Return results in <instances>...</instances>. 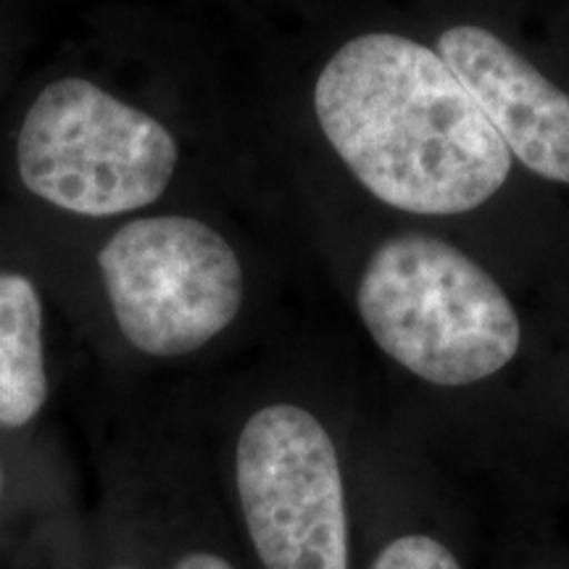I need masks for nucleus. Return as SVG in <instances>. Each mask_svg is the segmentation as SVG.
<instances>
[{"instance_id": "obj_6", "label": "nucleus", "mask_w": 569, "mask_h": 569, "mask_svg": "<svg viewBox=\"0 0 569 569\" xmlns=\"http://www.w3.org/2000/svg\"><path fill=\"white\" fill-rule=\"evenodd\" d=\"M436 53L478 101L509 153L546 180L569 184L567 92L482 27H451L438 38Z\"/></svg>"}, {"instance_id": "obj_1", "label": "nucleus", "mask_w": 569, "mask_h": 569, "mask_svg": "<svg viewBox=\"0 0 569 569\" xmlns=\"http://www.w3.org/2000/svg\"><path fill=\"white\" fill-rule=\"evenodd\" d=\"M325 138L375 198L451 217L493 198L511 153L436 51L393 32L348 40L315 84Z\"/></svg>"}, {"instance_id": "obj_9", "label": "nucleus", "mask_w": 569, "mask_h": 569, "mask_svg": "<svg viewBox=\"0 0 569 569\" xmlns=\"http://www.w3.org/2000/svg\"><path fill=\"white\" fill-rule=\"evenodd\" d=\"M174 569H234V567L227 559L219 557V553L193 551V553H184V557L174 565Z\"/></svg>"}, {"instance_id": "obj_10", "label": "nucleus", "mask_w": 569, "mask_h": 569, "mask_svg": "<svg viewBox=\"0 0 569 569\" xmlns=\"http://www.w3.org/2000/svg\"><path fill=\"white\" fill-rule=\"evenodd\" d=\"M3 488H6V478H3V467H0V501H3Z\"/></svg>"}, {"instance_id": "obj_2", "label": "nucleus", "mask_w": 569, "mask_h": 569, "mask_svg": "<svg viewBox=\"0 0 569 569\" xmlns=\"http://www.w3.org/2000/svg\"><path fill=\"white\" fill-rule=\"evenodd\" d=\"M369 336L411 375L461 388L501 372L522 343L493 277L430 234H396L367 261L356 293Z\"/></svg>"}, {"instance_id": "obj_7", "label": "nucleus", "mask_w": 569, "mask_h": 569, "mask_svg": "<svg viewBox=\"0 0 569 569\" xmlns=\"http://www.w3.org/2000/svg\"><path fill=\"white\" fill-rule=\"evenodd\" d=\"M42 303L30 277L0 272V427L30 425L46 407Z\"/></svg>"}, {"instance_id": "obj_4", "label": "nucleus", "mask_w": 569, "mask_h": 569, "mask_svg": "<svg viewBox=\"0 0 569 569\" xmlns=\"http://www.w3.org/2000/svg\"><path fill=\"white\" fill-rule=\"evenodd\" d=\"M98 267L122 336L156 359L203 348L243 306L238 253L193 217H148L119 227L98 253Z\"/></svg>"}, {"instance_id": "obj_3", "label": "nucleus", "mask_w": 569, "mask_h": 569, "mask_svg": "<svg viewBox=\"0 0 569 569\" xmlns=\"http://www.w3.org/2000/svg\"><path fill=\"white\" fill-rule=\"evenodd\" d=\"M177 161L174 134L159 119L82 77L48 84L17 138L27 190L82 217H117L159 201Z\"/></svg>"}, {"instance_id": "obj_5", "label": "nucleus", "mask_w": 569, "mask_h": 569, "mask_svg": "<svg viewBox=\"0 0 569 569\" xmlns=\"http://www.w3.org/2000/svg\"><path fill=\"white\" fill-rule=\"evenodd\" d=\"M234 486L264 569H348L346 490L336 443L293 403L248 417L234 451Z\"/></svg>"}, {"instance_id": "obj_8", "label": "nucleus", "mask_w": 569, "mask_h": 569, "mask_svg": "<svg viewBox=\"0 0 569 569\" xmlns=\"http://www.w3.org/2000/svg\"><path fill=\"white\" fill-rule=\"evenodd\" d=\"M369 569H461V565L438 538L411 532L390 540Z\"/></svg>"}]
</instances>
